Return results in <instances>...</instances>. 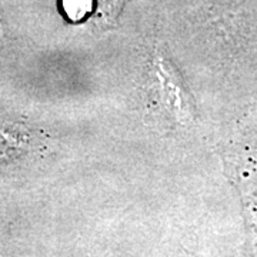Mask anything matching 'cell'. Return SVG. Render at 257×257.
I'll return each mask as SVG.
<instances>
[{
  "instance_id": "obj_1",
  "label": "cell",
  "mask_w": 257,
  "mask_h": 257,
  "mask_svg": "<svg viewBox=\"0 0 257 257\" xmlns=\"http://www.w3.org/2000/svg\"><path fill=\"white\" fill-rule=\"evenodd\" d=\"M150 83L155 97L166 114L177 124H192L196 117L192 93L179 69L160 49L153 53L150 60Z\"/></svg>"
},
{
  "instance_id": "obj_2",
  "label": "cell",
  "mask_w": 257,
  "mask_h": 257,
  "mask_svg": "<svg viewBox=\"0 0 257 257\" xmlns=\"http://www.w3.org/2000/svg\"><path fill=\"white\" fill-rule=\"evenodd\" d=\"M130 0H63L64 15L93 33H101L117 25Z\"/></svg>"
},
{
  "instance_id": "obj_3",
  "label": "cell",
  "mask_w": 257,
  "mask_h": 257,
  "mask_svg": "<svg viewBox=\"0 0 257 257\" xmlns=\"http://www.w3.org/2000/svg\"><path fill=\"white\" fill-rule=\"evenodd\" d=\"M3 40H5V26H3L2 19H0V45L3 43Z\"/></svg>"
}]
</instances>
